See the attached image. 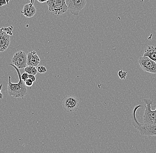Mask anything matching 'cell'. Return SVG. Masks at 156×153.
I'll return each instance as SVG.
<instances>
[{
	"label": "cell",
	"instance_id": "obj_1",
	"mask_svg": "<svg viewBox=\"0 0 156 153\" xmlns=\"http://www.w3.org/2000/svg\"><path fill=\"white\" fill-rule=\"evenodd\" d=\"M10 66L14 67L19 77V81L17 83L12 82L11 78L9 77V82L8 84V93L10 96L14 98H24L27 94V89L25 83L21 79V75L19 68L16 67L13 64H9Z\"/></svg>",
	"mask_w": 156,
	"mask_h": 153
},
{
	"label": "cell",
	"instance_id": "obj_2",
	"mask_svg": "<svg viewBox=\"0 0 156 153\" xmlns=\"http://www.w3.org/2000/svg\"><path fill=\"white\" fill-rule=\"evenodd\" d=\"M141 105L135 106L131 114L133 125L140 132L141 135L143 136H156V123L153 125H146L141 123L138 121L136 116V111L139 108L142 107Z\"/></svg>",
	"mask_w": 156,
	"mask_h": 153
},
{
	"label": "cell",
	"instance_id": "obj_3",
	"mask_svg": "<svg viewBox=\"0 0 156 153\" xmlns=\"http://www.w3.org/2000/svg\"><path fill=\"white\" fill-rule=\"evenodd\" d=\"M145 103V107L144 115L143 116V124L146 125H153L156 123V105L155 110H152L151 107L153 105V101L150 99L145 98L143 100Z\"/></svg>",
	"mask_w": 156,
	"mask_h": 153
},
{
	"label": "cell",
	"instance_id": "obj_4",
	"mask_svg": "<svg viewBox=\"0 0 156 153\" xmlns=\"http://www.w3.org/2000/svg\"><path fill=\"white\" fill-rule=\"evenodd\" d=\"M48 9L53 15L58 16L68 11L65 0H50L46 2Z\"/></svg>",
	"mask_w": 156,
	"mask_h": 153
},
{
	"label": "cell",
	"instance_id": "obj_5",
	"mask_svg": "<svg viewBox=\"0 0 156 153\" xmlns=\"http://www.w3.org/2000/svg\"><path fill=\"white\" fill-rule=\"evenodd\" d=\"M80 99L77 96L68 95L63 99L62 106L63 109L68 113H73L77 111L80 106Z\"/></svg>",
	"mask_w": 156,
	"mask_h": 153
},
{
	"label": "cell",
	"instance_id": "obj_6",
	"mask_svg": "<svg viewBox=\"0 0 156 153\" xmlns=\"http://www.w3.org/2000/svg\"><path fill=\"white\" fill-rule=\"evenodd\" d=\"M65 2L68 11L76 16L79 15L87 4L86 0H65Z\"/></svg>",
	"mask_w": 156,
	"mask_h": 153
},
{
	"label": "cell",
	"instance_id": "obj_7",
	"mask_svg": "<svg viewBox=\"0 0 156 153\" xmlns=\"http://www.w3.org/2000/svg\"><path fill=\"white\" fill-rule=\"evenodd\" d=\"M138 62L139 66L144 71L156 74V62L150 57L141 56L138 59Z\"/></svg>",
	"mask_w": 156,
	"mask_h": 153
},
{
	"label": "cell",
	"instance_id": "obj_8",
	"mask_svg": "<svg viewBox=\"0 0 156 153\" xmlns=\"http://www.w3.org/2000/svg\"><path fill=\"white\" fill-rule=\"evenodd\" d=\"M12 62L19 69L25 68L27 66V54L23 51L15 53L12 57Z\"/></svg>",
	"mask_w": 156,
	"mask_h": 153
},
{
	"label": "cell",
	"instance_id": "obj_9",
	"mask_svg": "<svg viewBox=\"0 0 156 153\" xmlns=\"http://www.w3.org/2000/svg\"><path fill=\"white\" fill-rule=\"evenodd\" d=\"M10 43V35L2 29H0V52L5 51Z\"/></svg>",
	"mask_w": 156,
	"mask_h": 153
},
{
	"label": "cell",
	"instance_id": "obj_10",
	"mask_svg": "<svg viewBox=\"0 0 156 153\" xmlns=\"http://www.w3.org/2000/svg\"><path fill=\"white\" fill-rule=\"evenodd\" d=\"M41 62V59L35 50L27 54V66L37 67Z\"/></svg>",
	"mask_w": 156,
	"mask_h": 153
},
{
	"label": "cell",
	"instance_id": "obj_11",
	"mask_svg": "<svg viewBox=\"0 0 156 153\" xmlns=\"http://www.w3.org/2000/svg\"><path fill=\"white\" fill-rule=\"evenodd\" d=\"M37 12V9L34 5L32 3L27 4L24 5L23 10L21 12L25 17L31 18L34 16Z\"/></svg>",
	"mask_w": 156,
	"mask_h": 153
},
{
	"label": "cell",
	"instance_id": "obj_12",
	"mask_svg": "<svg viewBox=\"0 0 156 153\" xmlns=\"http://www.w3.org/2000/svg\"><path fill=\"white\" fill-rule=\"evenodd\" d=\"M143 56H147L156 62V47L150 45L147 47L145 50Z\"/></svg>",
	"mask_w": 156,
	"mask_h": 153
},
{
	"label": "cell",
	"instance_id": "obj_13",
	"mask_svg": "<svg viewBox=\"0 0 156 153\" xmlns=\"http://www.w3.org/2000/svg\"><path fill=\"white\" fill-rule=\"evenodd\" d=\"M25 73H28L29 75H34L36 76L38 73L37 68L34 66H27L25 67L24 70Z\"/></svg>",
	"mask_w": 156,
	"mask_h": 153
},
{
	"label": "cell",
	"instance_id": "obj_14",
	"mask_svg": "<svg viewBox=\"0 0 156 153\" xmlns=\"http://www.w3.org/2000/svg\"><path fill=\"white\" fill-rule=\"evenodd\" d=\"M127 75V72L124 71L123 70H120L118 72V75L119 77L121 79L125 80L126 78V77Z\"/></svg>",
	"mask_w": 156,
	"mask_h": 153
},
{
	"label": "cell",
	"instance_id": "obj_15",
	"mask_svg": "<svg viewBox=\"0 0 156 153\" xmlns=\"http://www.w3.org/2000/svg\"><path fill=\"white\" fill-rule=\"evenodd\" d=\"M38 72L41 74H44L47 72V69L44 66H39L37 68Z\"/></svg>",
	"mask_w": 156,
	"mask_h": 153
},
{
	"label": "cell",
	"instance_id": "obj_16",
	"mask_svg": "<svg viewBox=\"0 0 156 153\" xmlns=\"http://www.w3.org/2000/svg\"><path fill=\"white\" fill-rule=\"evenodd\" d=\"M21 77L22 80L25 82L29 79V74L25 72L21 75Z\"/></svg>",
	"mask_w": 156,
	"mask_h": 153
},
{
	"label": "cell",
	"instance_id": "obj_17",
	"mask_svg": "<svg viewBox=\"0 0 156 153\" xmlns=\"http://www.w3.org/2000/svg\"><path fill=\"white\" fill-rule=\"evenodd\" d=\"M25 83V85H26V86L28 87H31L32 85H34V82L32 80L30 79H29L28 80L26 81V82H24Z\"/></svg>",
	"mask_w": 156,
	"mask_h": 153
},
{
	"label": "cell",
	"instance_id": "obj_18",
	"mask_svg": "<svg viewBox=\"0 0 156 153\" xmlns=\"http://www.w3.org/2000/svg\"><path fill=\"white\" fill-rule=\"evenodd\" d=\"M7 4V3L6 0H0V7L3 6Z\"/></svg>",
	"mask_w": 156,
	"mask_h": 153
},
{
	"label": "cell",
	"instance_id": "obj_19",
	"mask_svg": "<svg viewBox=\"0 0 156 153\" xmlns=\"http://www.w3.org/2000/svg\"><path fill=\"white\" fill-rule=\"evenodd\" d=\"M29 78L32 80L34 82H36V77H35V76L34 75H29Z\"/></svg>",
	"mask_w": 156,
	"mask_h": 153
},
{
	"label": "cell",
	"instance_id": "obj_20",
	"mask_svg": "<svg viewBox=\"0 0 156 153\" xmlns=\"http://www.w3.org/2000/svg\"><path fill=\"white\" fill-rule=\"evenodd\" d=\"M3 86V84H2L0 85V99H2L3 98V94L2 93V92H1V91H2V89Z\"/></svg>",
	"mask_w": 156,
	"mask_h": 153
},
{
	"label": "cell",
	"instance_id": "obj_21",
	"mask_svg": "<svg viewBox=\"0 0 156 153\" xmlns=\"http://www.w3.org/2000/svg\"><path fill=\"white\" fill-rule=\"evenodd\" d=\"M37 1L41 3H43L47 2L48 0H37Z\"/></svg>",
	"mask_w": 156,
	"mask_h": 153
},
{
	"label": "cell",
	"instance_id": "obj_22",
	"mask_svg": "<svg viewBox=\"0 0 156 153\" xmlns=\"http://www.w3.org/2000/svg\"><path fill=\"white\" fill-rule=\"evenodd\" d=\"M10 0H6V1L7 3V5L9 4V2Z\"/></svg>",
	"mask_w": 156,
	"mask_h": 153
},
{
	"label": "cell",
	"instance_id": "obj_23",
	"mask_svg": "<svg viewBox=\"0 0 156 153\" xmlns=\"http://www.w3.org/2000/svg\"><path fill=\"white\" fill-rule=\"evenodd\" d=\"M48 1H50V0H48Z\"/></svg>",
	"mask_w": 156,
	"mask_h": 153
}]
</instances>
